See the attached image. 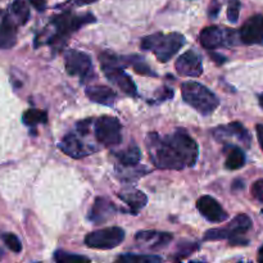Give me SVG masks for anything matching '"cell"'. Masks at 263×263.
Instances as JSON below:
<instances>
[{"instance_id": "cell-1", "label": "cell", "mask_w": 263, "mask_h": 263, "mask_svg": "<svg viewBox=\"0 0 263 263\" xmlns=\"http://www.w3.org/2000/svg\"><path fill=\"white\" fill-rule=\"evenodd\" d=\"M146 146L152 162L157 168L184 170L194 167L199 157V148L185 130L161 136L151 133L146 136Z\"/></svg>"}, {"instance_id": "cell-2", "label": "cell", "mask_w": 263, "mask_h": 263, "mask_svg": "<svg viewBox=\"0 0 263 263\" xmlns=\"http://www.w3.org/2000/svg\"><path fill=\"white\" fill-rule=\"evenodd\" d=\"M186 40L181 33H153L141 40V49L153 51L159 62H168L182 46Z\"/></svg>"}, {"instance_id": "cell-3", "label": "cell", "mask_w": 263, "mask_h": 263, "mask_svg": "<svg viewBox=\"0 0 263 263\" xmlns=\"http://www.w3.org/2000/svg\"><path fill=\"white\" fill-rule=\"evenodd\" d=\"M182 99L203 116L215 112L220 104L217 95L211 91L207 86L195 81H186L181 86Z\"/></svg>"}, {"instance_id": "cell-4", "label": "cell", "mask_w": 263, "mask_h": 263, "mask_svg": "<svg viewBox=\"0 0 263 263\" xmlns=\"http://www.w3.org/2000/svg\"><path fill=\"white\" fill-rule=\"evenodd\" d=\"M252 229V220L247 215H238L225 228L208 230L204 240H230L231 246H247L248 240L244 235Z\"/></svg>"}, {"instance_id": "cell-5", "label": "cell", "mask_w": 263, "mask_h": 263, "mask_svg": "<svg viewBox=\"0 0 263 263\" xmlns=\"http://www.w3.org/2000/svg\"><path fill=\"white\" fill-rule=\"evenodd\" d=\"M99 59L102 62L103 73L115 86H117L118 89H121L125 94L130 95V97L138 95L135 82L123 71L122 66H121V59L118 57L107 51V53H103Z\"/></svg>"}, {"instance_id": "cell-6", "label": "cell", "mask_w": 263, "mask_h": 263, "mask_svg": "<svg viewBox=\"0 0 263 263\" xmlns=\"http://www.w3.org/2000/svg\"><path fill=\"white\" fill-rule=\"evenodd\" d=\"M95 22V18L92 14H84L77 15L72 14L71 12L62 13V14L57 15L53 21H51L50 26L53 27L54 32L50 36H48V44H55L61 43L62 39H66L67 36L71 35L72 32L81 28L82 26L86 23Z\"/></svg>"}, {"instance_id": "cell-7", "label": "cell", "mask_w": 263, "mask_h": 263, "mask_svg": "<svg viewBox=\"0 0 263 263\" xmlns=\"http://www.w3.org/2000/svg\"><path fill=\"white\" fill-rule=\"evenodd\" d=\"M122 126L120 121L110 116H103L94 123V134L97 140L105 148H113L122 140Z\"/></svg>"}, {"instance_id": "cell-8", "label": "cell", "mask_w": 263, "mask_h": 263, "mask_svg": "<svg viewBox=\"0 0 263 263\" xmlns=\"http://www.w3.org/2000/svg\"><path fill=\"white\" fill-rule=\"evenodd\" d=\"M125 240V231L121 228H107L92 231L85 238L86 247L92 249H113Z\"/></svg>"}, {"instance_id": "cell-9", "label": "cell", "mask_w": 263, "mask_h": 263, "mask_svg": "<svg viewBox=\"0 0 263 263\" xmlns=\"http://www.w3.org/2000/svg\"><path fill=\"white\" fill-rule=\"evenodd\" d=\"M64 63H66L67 73L80 77L82 82L94 76L91 58L84 51L76 50V49L67 50L64 54Z\"/></svg>"}, {"instance_id": "cell-10", "label": "cell", "mask_w": 263, "mask_h": 263, "mask_svg": "<svg viewBox=\"0 0 263 263\" xmlns=\"http://www.w3.org/2000/svg\"><path fill=\"white\" fill-rule=\"evenodd\" d=\"M234 37H235V32L233 30L218 27V26L205 27L199 36L200 44L208 50L233 45Z\"/></svg>"}, {"instance_id": "cell-11", "label": "cell", "mask_w": 263, "mask_h": 263, "mask_svg": "<svg viewBox=\"0 0 263 263\" xmlns=\"http://www.w3.org/2000/svg\"><path fill=\"white\" fill-rule=\"evenodd\" d=\"M61 151L67 156L72 157V158H84V157L89 156L92 152L97 151L95 146L86 145L84 141L81 140V136L77 135L76 133H69L62 139L61 143L58 144Z\"/></svg>"}, {"instance_id": "cell-12", "label": "cell", "mask_w": 263, "mask_h": 263, "mask_svg": "<svg viewBox=\"0 0 263 263\" xmlns=\"http://www.w3.org/2000/svg\"><path fill=\"white\" fill-rule=\"evenodd\" d=\"M240 40L247 45H263V15L247 20L240 28Z\"/></svg>"}, {"instance_id": "cell-13", "label": "cell", "mask_w": 263, "mask_h": 263, "mask_svg": "<svg viewBox=\"0 0 263 263\" xmlns=\"http://www.w3.org/2000/svg\"><path fill=\"white\" fill-rule=\"evenodd\" d=\"M197 208L200 215L210 222H223L229 217L222 205L210 195L200 197L197 202Z\"/></svg>"}, {"instance_id": "cell-14", "label": "cell", "mask_w": 263, "mask_h": 263, "mask_svg": "<svg viewBox=\"0 0 263 263\" xmlns=\"http://www.w3.org/2000/svg\"><path fill=\"white\" fill-rule=\"evenodd\" d=\"M175 67H176V71L180 74L187 77H198L203 72L202 58L194 50L185 51L184 54H181L177 58Z\"/></svg>"}, {"instance_id": "cell-15", "label": "cell", "mask_w": 263, "mask_h": 263, "mask_svg": "<svg viewBox=\"0 0 263 263\" xmlns=\"http://www.w3.org/2000/svg\"><path fill=\"white\" fill-rule=\"evenodd\" d=\"M213 135L218 140H223L226 138H236L244 145H251V134L240 122H231L229 125L220 126V127L215 128Z\"/></svg>"}, {"instance_id": "cell-16", "label": "cell", "mask_w": 263, "mask_h": 263, "mask_svg": "<svg viewBox=\"0 0 263 263\" xmlns=\"http://www.w3.org/2000/svg\"><path fill=\"white\" fill-rule=\"evenodd\" d=\"M117 212V208L107 198H97L90 210L89 218L94 223H104Z\"/></svg>"}, {"instance_id": "cell-17", "label": "cell", "mask_w": 263, "mask_h": 263, "mask_svg": "<svg viewBox=\"0 0 263 263\" xmlns=\"http://www.w3.org/2000/svg\"><path fill=\"white\" fill-rule=\"evenodd\" d=\"M135 240L141 246L148 247L149 249H159L166 247L172 240V235L159 231H139L135 235Z\"/></svg>"}, {"instance_id": "cell-18", "label": "cell", "mask_w": 263, "mask_h": 263, "mask_svg": "<svg viewBox=\"0 0 263 263\" xmlns=\"http://www.w3.org/2000/svg\"><path fill=\"white\" fill-rule=\"evenodd\" d=\"M17 22L7 14L0 23V49H10L17 43Z\"/></svg>"}, {"instance_id": "cell-19", "label": "cell", "mask_w": 263, "mask_h": 263, "mask_svg": "<svg viewBox=\"0 0 263 263\" xmlns=\"http://www.w3.org/2000/svg\"><path fill=\"white\" fill-rule=\"evenodd\" d=\"M120 199L122 202H125L128 205V208L131 210V212L136 213L144 208L148 202V198L144 194L143 192L138 189H134V187H128V189H123L122 192L118 194Z\"/></svg>"}, {"instance_id": "cell-20", "label": "cell", "mask_w": 263, "mask_h": 263, "mask_svg": "<svg viewBox=\"0 0 263 263\" xmlns=\"http://www.w3.org/2000/svg\"><path fill=\"white\" fill-rule=\"evenodd\" d=\"M85 92L91 102L98 103V104L113 105L117 99L116 92L108 86H90Z\"/></svg>"}, {"instance_id": "cell-21", "label": "cell", "mask_w": 263, "mask_h": 263, "mask_svg": "<svg viewBox=\"0 0 263 263\" xmlns=\"http://www.w3.org/2000/svg\"><path fill=\"white\" fill-rule=\"evenodd\" d=\"M115 156L123 167H135L141 158L140 149L136 145L128 146L127 149L118 152Z\"/></svg>"}, {"instance_id": "cell-22", "label": "cell", "mask_w": 263, "mask_h": 263, "mask_svg": "<svg viewBox=\"0 0 263 263\" xmlns=\"http://www.w3.org/2000/svg\"><path fill=\"white\" fill-rule=\"evenodd\" d=\"M228 156H226L225 167L230 171L241 168L246 164V154L239 146H229Z\"/></svg>"}, {"instance_id": "cell-23", "label": "cell", "mask_w": 263, "mask_h": 263, "mask_svg": "<svg viewBox=\"0 0 263 263\" xmlns=\"http://www.w3.org/2000/svg\"><path fill=\"white\" fill-rule=\"evenodd\" d=\"M121 59H122L125 63L133 66L134 71L138 72L139 74H143V76H157L156 72L152 71V68L148 66V63L144 61L143 57L134 55V57H125V58H121Z\"/></svg>"}, {"instance_id": "cell-24", "label": "cell", "mask_w": 263, "mask_h": 263, "mask_svg": "<svg viewBox=\"0 0 263 263\" xmlns=\"http://www.w3.org/2000/svg\"><path fill=\"white\" fill-rule=\"evenodd\" d=\"M12 14L15 18L18 25H25L30 18V9L26 3V0H14L12 4Z\"/></svg>"}, {"instance_id": "cell-25", "label": "cell", "mask_w": 263, "mask_h": 263, "mask_svg": "<svg viewBox=\"0 0 263 263\" xmlns=\"http://www.w3.org/2000/svg\"><path fill=\"white\" fill-rule=\"evenodd\" d=\"M23 123L30 127H35V126L40 125V123H46L48 121V115L44 110L39 109H28L23 113Z\"/></svg>"}, {"instance_id": "cell-26", "label": "cell", "mask_w": 263, "mask_h": 263, "mask_svg": "<svg viewBox=\"0 0 263 263\" xmlns=\"http://www.w3.org/2000/svg\"><path fill=\"white\" fill-rule=\"evenodd\" d=\"M118 262L123 263H156L161 262L162 258L159 256H152V254H123L117 259Z\"/></svg>"}, {"instance_id": "cell-27", "label": "cell", "mask_w": 263, "mask_h": 263, "mask_svg": "<svg viewBox=\"0 0 263 263\" xmlns=\"http://www.w3.org/2000/svg\"><path fill=\"white\" fill-rule=\"evenodd\" d=\"M54 261L59 263H81V262H90L87 257L79 256L74 253H67L64 251H57L54 253Z\"/></svg>"}, {"instance_id": "cell-28", "label": "cell", "mask_w": 263, "mask_h": 263, "mask_svg": "<svg viewBox=\"0 0 263 263\" xmlns=\"http://www.w3.org/2000/svg\"><path fill=\"white\" fill-rule=\"evenodd\" d=\"M2 239L4 240L5 246L14 253H20L22 251V244L21 240L14 235V234H3Z\"/></svg>"}, {"instance_id": "cell-29", "label": "cell", "mask_w": 263, "mask_h": 263, "mask_svg": "<svg viewBox=\"0 0 263 263\" xmlns=\"http://www.w3.org/2000/svg\"><path fill=\"white\" fill-rule=\"evenodd\" d=\"M239 13H240V2L239 0H229L228 18L231 23L238 22Z\"/></svg>"}, {"instance_id": "cell-30", "label": "cell", "mask_w": 263, "mask_h": 263, "mask_svg": "<svg viewBox=\"0 0 263 263\" xmlns=\"http://www.w3.org/2000/svg\"><path fill=\"white\" fill-rule=\"evenodd\" d=\"M252 195L258 200L259 203H263V179L257 180L252 186Z\"/></svg>"}, {"instance_id": "cell-31", "label": "cell", "mask_w": 263, "mask_h": 263, "mask_svg": "<svg viewBox=\"0 0 263 263\" xmlns=\"http://www.w3.org/2000/svg\"><path fill=\"white\" fill-rule=\"evenodd\" d=\"M28 2H30L37 10H44L46 8L45 0H28Z\"/></svg>"}, {"instance_id": "cell-32", "label": "cell", "mask_w": 263, "mask_h": 263, "mask_svg": "<svg viewBox=\"0 0 263 263\" xmlns=\"http://www.w3.org/2000/svg\"><path fill=\"white\" fill-rule=\"evenodd\" d=\"M256 130H257V136H258L259 145H261V148L263 151V125H257Z\"/></svg>"}, {"instance_id": "cell-33", "label": "cell", "mask_w": 263, "mask_h": 263, "mask_svg": "<svg viewBox=\"0 0 263 263\" xmlns=\"http://www.w3.org/2000/svg\"><path fill=\"white\" fill-rule=\"evenodd\" d=\"M73 2L79 5H85V4H91V3L97 2V0H73Z\"/></svg>"}, {"instance_id": "cell-34", "label": "cell", "mask_w": 263, "mask_h": 263, "mask_svg": "<svg viewBox=\"0 0 263 263\" xmlns=\"http://www.w3.org/2000/svg\"><path fill=\"white\" fill-rule=\"evenodd\" d=\"M212 59H216V61H218V63H223V62H225V57L217 55V54H212Z\"/></svg>"}, {"instance_id": "cell-35", "label": "cell", "mask_w": 263, "mask_h": 263, "mask_svg": "<svg viewBox=\"0 0 263 263\" xmlns=\"http://www.w3.org/2000/svg\"><path fill=\"white\" fill-rule=\"evenodd\" d=\"M258 261L263 263V246L259 248V251H258Z\"/></svg>"}, {"instance_id": "cell-36", "label": "cell", "mask_w": 263, "mask_h": 263, "mask_svg": "<svg viewBox=\"0 0 263 263\" xmlns=\"http://www.w3.org/2000/svg\"><path fill=\"white\" fill-rule=\"evenodd\" d=\"M258 99H259V105H261V107L263 108V94L259 95V98H258Z\"/></svg>"}, {"instance_id": "cell-37", "label": "cell", "mask_w": 263, "mask_h": 263, "mask_svg": "<svg viewBox=\"0 0 263 263\" xmlns=\"http://www.w3.org/2000/svg\"><path fill=\"white\" fill-rule=\"evenodd\" d=\"M3 256V251H2V249H0V257H2Z\"/></svg>"}, {"instance_id": "cell-38", "label": "cell", "mask_w": 263, "mask_h": 263, "mask_svg": "<svg viewBox=\"0 0 263 263\" xmlns=\"http://www.w3.org/2000/svg\"><path fill=\"white\" fill-rule=\"evenodd\" d=\"M262 213H263V210H262Z\"/></svg>"}]
</instances>
